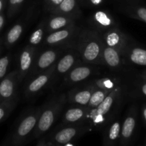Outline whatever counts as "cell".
Returning <instances> with one entry per match:
<instances>
[{"instance_id": "obj_16", "label": "cell", "mask_w": 146, "mask_h": 146, "mask_svg": "<svg viewBox=\"0 0 146 146\" xmlns=\"http://www.w3.org/2000/svg\"><path fill=\"white\" fill-rule=\"evenodd\" d=\"M95 89L96 87L92 83L84 87L74 88L67 94V101L76 106L87 107Z\"/></svg>"}, {"instance_id": "obj_3", "label": "cell", "mask_w": 146, "mask_h": 146, "mask_svg": "<svg viewBox=\"0 0 146 146\" xmlns=\"http://www.w3.org/2000/svg\"><path fill=\"white\" fill-rule=\"evenodd\" d=\"M66 102V95L61 94L59 96L53 98L44 106H42L38 123L32 134L34 139L39 138L51 128L58 119Z\"/></svg>"}, {"instance_id": "obj_20", "label": "cell", "mask_w": 146, "mask_h": 146, "mask_svg": "<svg viewBox=\"0 0 146 146\" xmlns=\"http://www.w3.org/2000/svg\"><path fill=\"white\" fill-rule=\"evenodd\" d=\"M121 123L118 119L113 120L104 131V146H116L121 138Z\"/></svg>"}, {"instance_id": "obj_31", "label": "cell", "mask_w": 146, "mask_h": 146, "mask_svg": "<svg viewBox=\"0 0 146 146\" xmlns=\"http://www.w3.org/2000/svg\"><path fill=\"white\" fill-rule=\"evenodd\" d=\"M36 146H50L49 145V143H47L46 141L45 138H41L38 143H37Z\"/></svg>"}, {"instance_id": "obj_12", "label": "cell", "mask_w": 146, "mask_h": 146, "mask_svg": "<svg viewBox=\"0 0 146 146\" xmlns=\"http://www.w3.org/2000/svg\"><path fill=\"white\" fill-rule=\"evenodd\" d=\"M18 84L17 70L7 74L0 82V102L17 101Z\"/></svg>"}, {"instance_id": "obj_32", "label": "cell", "mask_w": 146, "mask_h": 146, "mask_svg": "<svg viewBox=\"0 0 146 146\" xmlns=\"http://www.w3.org/2000/svg\"><path fill=\"white\" fill-rule=\"evenodd\" d=\"M4 23H5L4 15L3 14H0V31L2 30L3 27H4Z\"/></svg>"}, {"instance_id": "obj_30", "label": "cell", "mask_w": 146, "mask_h": 146, "mask_svg": "<svg viewBox=\"0 0 146 146\" xmlns=\"http://www.w3.org/2000/svg\"><path fill=\"white\" fill-rule=\"evenodd\" d=\"M130 15L146 23V8L145 7H139L131 11L130 10Z\"/></svg>"}, {"instance_id": "obj_10", "label": "cell", "mask_w": 146, "mask_h": 146, "mask_svg": "<svg viewBox=\"0 0 146 146\" xmlns=\"http://www.w3.org/2000/svg\"><path fill=\"white\" fill-rule=\"evenodd\" d=\"M37 54L36 47L32 46L29 44L26 46L21 50L19 58V66L17 69L19 84L30 74L34 66Z\"/></svg>"}, {"instance_id": "obj_11", "label": "cell", "mask_w": 146, "mask_h": 146, "mask_svg": "<svg viewBox=\"0 0 146 146\" xmlns=\"http://www.w3.org/2000/svg\"><path fill=\"white\" fill-rule=\"evenodd\" d=\"M101 35L105 45L118 50L122 54L131 44V38L118 27L111 29Z\"/></svg>"}, {"instance_id": "obj_17", "label": "cell", "mask_w": 146, "mask_h": 146, "mask_svg": "<svg viewBox=\"0 0 146 146\" xmlns=\"http://www.w3.org/2000/svg\"><path fill=\"white\" fill-rule=\"evenodd\" d=\"M88 114L87 107L75 106L66 110L63 116V123L64 125H78L84 124L86 121Z\"/></svg>"}, {"instance_id": "obj_6", "label": "cell", "mask_w": 146, "mask_h": 146, "mask_svg": "<svg viewBox=\"0 0 146 146\" xmlns=\"http://www.w3.org/2000/svg\"><path fill=\"white\" fill-rule=\"evenodd\" d=\"M79 32V29L76 24L57 30L48 34L44 38V45L51 47L65 46L74 48L76 39Z\"/></svg>"}, {"instance_id": "obj_2", "label": "cell", "mask_w": 146, "mask_h": 146, "mask_svg": "<svg viewBox=\"0 0 146 146\" xmlns=\"http://www.w3.org/2000/svg\"><path fill=\"white\" fill-rule=\"evenodd\" d=\"M123 88L121 86H117L108 94L103 102L96 108L88 111L87 122L91 126H102L108 123L113 111L121 102L123 97Z\"/></svg>"}, {"instance_id": "obj_33", "label": "cell", "mask_w": 146, "mask_h": 146, "mask_svg": "<svg viewBox=\"0 0 146 146\" xmlns=\"http://www.w3.org/2000/svg\"><path fill=\"white\" fill-rule=\"evenodd\" d=\"M63 1H64V0H50V2H51L53 5L55 6L56 8L57 7H58V6L61 4V3Z\"/></svg>"}, {"instance_id": "obj_15", "label": "cell", "mask_w": 146, "mask_h": 146, "mask_svg": "<svg viewBox=\"0 0 146 146\" xmlns=\"http://www.w3.org/2000/svg\"><path fill=\"white\" fill-rule=\"evenodd\" d=\"M96 71V69L91 66L78 65L72 68L68 74L64 76V83L66 86H71L77 84L85 81L92 76Z\"/></svg>"}, {"instance_id": "obj_18", "label": "cell", "mask_w": 146, "mask_h": 146, "mask_svg": "<svg viewBox=\"0 0 146 146\" xmlns=\"http://www.w3.org/2000/svg\"><path fill=\"white\" fill-rule=\"evenodd\" d=\"M124 58L122 53L115 48L105 45L103 51V64L111 69L118 70L122 67Z\"/></svg>"}, {"instance_id": "obj_7", "label": "cell", "mask_w": 146, "mask_h": 146, "mask_svg": "<svg viewBox=\"0 0 146 146\" xmlns=\"http://www.w3.org/2000/svg\"><path fill=\"white\" fill-rule=\"evenodd\" d=\"M91 127L89 124L67 125L53 133L51 143L61 146L66 145L73 140L91 131Z\"/></svg>"}, {"instance_id": "obj_14", "label": "cell", "mask_w": 146, "mask_h": 146, "mask_svg": "<svg viewBox=\"0 0 146 146\" xmlns=\"http://www.w3.org/2000/svg\"><path fill=\"white\" fill-rule=\"evenodd\" d=\"M136 111L135 107H131L127 112L125 118L121 125V146H127L132 139L136 127Z\"/></svg>"}, {"instance_id": "obj_23", "label": "cell", "mask_w": 146, "mask_h": 146, "mask_svg": "<svg viewBox=\"0 0 146 146\" xmlns=\"http://www.w3.org/2000/svg\"><path fill=\"white\" fill-rule=\"evenodd\" d=\"M46 34V20L41 22L34 29L29 39V44L32 46L37 47L44 38V35Z\"/></svg>"}, {"instance_id": "obj_38", "label": "cell", "mask_w": 146, "mask_h": 146, "mask_svg": "<svg viewBox=\"0 0 146 146\" xmlns=\"http://www.w3.org/2000/svg\"><path fill=\"white\" fill-rule=\"evenodd\" d=\"M49 145H50V146H61V145H56V144H53V143H49Z\"/></svg>"}, {"instance_id": "obj_27", "label": "cell", "mask_w": 146, "mask_h": 146, "mask_svg": "<svg viewBox=\"0 0 146 146\" xmlns=\"http://www.w3.org/2000/svg\"><path fill=\"white\" fill-rule=\"evenodd\" d=\"M17 101L18 100L14 101H4L0 104V122L9 115L17 106Z\"/></svg>"}, {"instance_id": "obj_9", "label": "cell", "mask_w": 146, "mask_h": 146, "mask_svg": "<svg viewBox=\"0 0 146 146\" xmlns=\"http://www.w3.org/2000/svg\"><path fill=\"white\" fill-rule=\"evenodd\" d=\"M81 56L75 48H70L66 53L61 56L55 64L54 82L56 78L66 75L74 67L80 64Z\"/></svg>"}, {"instance_id": "obj_25", "label": "cell", "mask_w": 146, "mask_h": 146, "mask_svg": "<svg viewBox=\"0 0 146 146\" xmlns=\"http://www.w3.org/2000/svg\"><path fill=\"white\" fill-rule=\"evenodd\" d=\"M109 93L110 92H108V91L96 88L92 96H91L89 103L87 106L88 111L94 109V108H96L97 106H98L103 102V101L105 99L106 97L108 95Z\"/></svg>"}, {"instance_id": "obj_21", "label": "cell", "mask_w": 146, "mask_h": 146, "mask_svg": "<svg viewBox=\"0 0 146 146\" xmlns=\"http://www.w3.org/2000/svg\"><path fill=\"white\" fill-rule=\"evenodd\" d=\"M123 56L132 64L146 66V49L144 48L130 44L124 51Z\"/></svg>"}, {"instance_id": "obj_41", "label": "cell", "mask_w": 146, "mask_h": 146, "mask_svg": "<svg viewBox=\"0 0 146 146\" xmlns=\"http://www.w3.org/2000/svg\"><path fill=\"white\" fill-rule=\"evenodd\" d=\"M0 104H1V102H0Z\"/></svg>"}, {"instance_id": "obj_40", "label": "cell", "mask_w": 146, "mask_h": 146, "mask_svg": "<svg viewBox=\"0 0 146 146\" xmlns=\"http://www.w3.org/2000/svg\"><path fill=\"white\" fill-rule=\"evenodd\" d=\"M144 76L146 77V73H145V75H144Z\"/></svg>"}, {"instance_id": "obj_39", "label": "cell", "mask_w": 146, "mask_h": 146, "mask_svg": "<svg viewBox=\"0 0 146 146\" xmlns=\"http://www.w3.org/2000/svg\"><path fill=\"white\" fill-rule=\"evenodd\" d=\"M0 51H1V42H0Z\"/></svg>"}, {"instance_id": "obj_28", "label": "cell", "mask_w": 146, "mask_h": 146, "mask_svg": "<svg viewBox=\"0 0 146 146\" xmlns=\"http://www.w3.org/2000/svg\"><path fill=\"white\" fill-rule=\"evenodd\" d=\"M11 62V55L7 54L0 58V82L7 76V71Z\"/></svg>"}, {"instance_id": "obj_35", "label": "cell", "mask_w": 146, "mask_h": 146, "mask_svg": "<svg viewBox=\"0 0 146 146\" xmlns=\"http://www.w3.org/2000/svg\"><path fill=\"white\" fill-rule=\"evenodd\" d=\"M103 0H91V2L94 5H99V4H101V3H102Z\"/></svg>"}, {"instance_id": "obj_4", "label": "cell", "mask_w": 146, "mask_h": 146, "mask_svg": "<svg viewBox=\"0 0 146 146\" xmlns=\"http://www.w3.org/2000/svg\"><path fill=\"white\" fill-rule=\"evenodd\" d=\"M42 106L31 108L23 115L19 120L13 135V141L15 145H21L32 135L38 123Z\"/></svg>"}, {"instance_id": "obj_26", "label": "cell", "mask_w": 146, "mask_h": 146, "mask_svg": "<svg viewBox=\"0 0 146 146\" xmlns=\"http://www.w3.org/2000/svg\"><path fill=\"white\" fill-rule=\"evenodd\" d=\"M75 0H64L58 7L55 8L54 14H64V15L72 17L70 14L74 12V9H75Z\"/></svg>"}, {"instance_id": "obj_24", "label": "cell", "mask_w": 146, "mask_h": 146, "mask_svg": "<svg viewBox=\"0 0 146 146\" xmlns=\"http://www.w3.org/2000/svg\"><path fill=\"white\" fill-rule=\"evenodd\" d=\"M93 84L96 88L104 90V91L111 92L117 86H118V81L116 78H110V77H104V78H98L92 81Z\"/></svg>"}, {"instance_id": "obj_22", "label": "cell", "mask_w": 146, "mask_h": 146, "mask_svg": "<svg viewBox=\"0 0 146 146\" xmlns=\"http://www.w3.org/2000/svg\"><path fill=\"white\" fill-rule=\"evenodd\" d=\"M24 29V23L23 21L14 24L6 34L4 44L7 48H11L18 41L23 34Z\"/></svg>"}, {"instance_id": "obj_37", "label": "cell", "mask_w": 146, "mask_h": 146, "mask_svg": "<svg viewBox=\"0 0 146 146\" xmlns=\"http://www.w3.org/2000/svg\"><path fill=\"white\" fill-rule=\"evenodd\" d=\"M142 113H143V117L144 120H145V121L146 123V106H145L143 108Z\"/></svg>"}, {"instance_id": "obj_13", "label": "cell", "mask_w": 146, "mask_h": 146, "mask_svg": "<svg viewBox=\"0 0 146 146\" xmlns=\"http://www.w3.org/2000/svg\"><path fill=\"white\" fill-rule=\"evenodd\" d=\"M90 23L94 28L93 30L100 34H103L108 30L118 27L115 19L109 13L101 10L94 13Z\"/></svg>"}, {"instance_id": "obj_19", "label": "cell", "mask_w": 146, "mask_h": 146, "mask_svg": "<svg viewBox=\"0 0 146 146\" xmlns=\"http://www.w3.org/2000/svg\"><path fill=\"white\" fill-rule=\"evenodd\" d=\"M75 25V19L64 14H55L46 19V34Z\"/></svg>"}, {"instance_id": "obj_5", "label": "cell", "mask_w": 146, "mask_h": 146, "mask_svg": "<svg viewBox=\"0 0 146 146\" xmlns=\"http://www.w3.org/2000/svg\"><path fill=\"white\" fill-rule=\"evenodd\" d=\"M68 48H70L65 46L54 47L44 50L40 54H37L34 66L29 75V78L46 71L55 65L62 54Z\"/></svg>"}, {"instance_id": "obj_1", "label": "cell", "mask_w": 146, "mask_h": 146, "mask_svg": "<svg viewBox=\"0 0 146 146\" xmlns=\"http://www.w3.org/2000/svg\"><path fill=\"white\" fill-rule=\"evenodd\" d=\"M104 46L99 33L93 29H86L78 33L74 48L78 51L83 63L99 65L103 64Z\"/></svg>"}, {"instance_id": "obj_8", "label": "cell", "mask_w": 146, "mask_h": 146, "mask_svg": "<svg viewBox=\"0 0 146 146\" xmlns=\"http://www.w3.org/2000/svg\"><path fill=\"white\" fill-rule=\"evenodd\" d=\"M54 71L55 65L46 71L29 78L24 88L26 98H29L36 96L48 85L52 84L54 82Z\"/></svg>"}, {"instance_id": "obj_34", "label": "cell", "mask_w": 146, "mask_h": 146, "mask_svg": "<svg viewBox=\"0 0 146 146\" xmlns=\"http://www.w3.org/2000/svg\"><path fill=\"white\" fill-rule=\"evenodd\" d=\"M141 91L142 92V94H143L144 96H146V83L143 84L141 87Z\"/></svg>"}, {"instance_id": "obj_36", "label": "cell", "mask_w": 146, "mask_h": 146, "mask_svg": "<svg viewBox=\"0 0 146 146\" xmlns=\"http://www.w3.org/2000/svg\"><path fill=\"white\" fill-rule=\"evenodd\" d=\"M6 0H0V14H1V11H2L3 8L4 7V4H5Z\"/></svg>"}, {"instance_id": "obj_29", "label": "cell", "mask_w": 146, "mask_h": 146, "mask_svg": "<svg viewBox=\"0 0 146 146\" xmlns=\"http://www.w3.org/2000/svg\"><path fill=\"white\" fill-rule=\"evenodd\" d=\"M24 0H9V9L7 14L9 17H12L18 11L20 6Z\"/></svg>"}]
</instances>
